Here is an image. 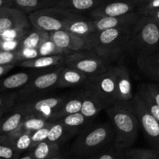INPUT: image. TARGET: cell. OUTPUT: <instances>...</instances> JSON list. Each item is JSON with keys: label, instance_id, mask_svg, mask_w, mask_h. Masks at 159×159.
I'll use <instances>...</instances> for the list:
<instances>
[{"label": "cell", "instance_id": "obj_1", "mask_svg": "<svg viewBox=\"0 0 159 159\" xmlns=\"http://www.w3.org/2000/svg\"><path fill=\"white\" fill-rule=\"evenodd\" d=\"M114 138L110 121L88 126L79 132L70 148V156L75 159L93 156L113 144Z\"/></svg>", "mask_w": 159, "mask_h": 159}, {"label": "cell", "instance_id": "obj_2", "mask_svg": "<svg viewBox=\"0 0 159 159\" xmlns=\"http://www.w3.org/2000/svg\"><path fill=\"white\" fill-rule=\"evenodd\" d=\"M132 26L112 28L93 33L89 37L92 50L112 65L126 53Z\"/></svg>", "mask_w": 159, "mask_h": 159}, {"label": "cell", "instance_id": "obj_3", "mask_svg": "<svg viewBox=\"0 0 159 159\" xmlns=\"http://www.w3.org/2000/svg\"><path fill=\"white\" fill-rule=\"evenodd\" d=\"M106 113L114 130V145L120 150L130 148L141 129L134 110L130 105H114L106 109Z\"/></svg>", "mask_w": 159, "mask_h": 159}, {"label": "cell", "instance_id": "obj_4", "mask_svg": "<svg viewBox=\"0 0 159 159\" xmlns=\"http://www.w3.org/2000/svg\"><path fill=\"white\" fill-rule=\"evenodd\" d=\"M159 51V22L148 15L141 16L133 25L126 53L136 58Z\"/></svg>", "mask_w": 159, "mask_h": 159}, {"label": "cell", "instance_id": "obj_5", "mask_svg": "<svg viewBox=\"0 0 159 159\" xmlns=\"http://www.w3.org/2000/svg\"><path fill=\"white\" fill-rule=\"evenodd\" d=\"M30 23L34 28L51 33L65 30L67 23L82 14L75 13L60 7H51L27 14Z\"/></svg>", "mask_w": 159, "mask_h": 159}, {"label": "cell", "instance_id": "obj_6", "mask_svg": "<svg viewBox=\"0 0 159 159\" xmlns=\"http://www.w3.org/2000/svg\"><path fill=\"white\" fill-rule=\"evenodd\" d=\"M62 67L45 68L17 92V102L51 94L57 88Z\"/></svg>", "mask_w": 159, "mask_h": 159}, {"label": "cell", "instance_id": "obj_7", "mask_svg": "<svg viewBox=\"0 0 159 159\" xmlns=\"http://www.w3.org/2000/svg\"><path fill=\"white\" fill-rule=\"evenodd\" d=\"M65 66L76 68L93 80L106 72L111 65L97 55L93 50L68 54L65 58Z\"/></svg>", "mask_w": 159, "mask_h": 159}, {"label": "cell", "instance_id": "obj_8", "mask_svg": "<svg viewBox=\"0 0 159 159\" xmlns=\"http://www.w3.org/2000/svg\"><path fill=\"white\" fill-rule=\"evenodd\" d=\"M68 95H45L16 104L26 115H35L50 120Z\"/></svg>", "mask_w": 159, "mask_h": 159}, {"label": "cell", "instance_id": "obj_9", "mask_svg": "<svg viewBox=\"0 0 159 159\" xmlns=\"http://www.w3.org/2000/svg\"><path fill=\"white\" fill-rule=\"evenodd\" d=\"M130 107L139 121L140 127L152 146L159 148V121L148 110L142 98L136 92Z\"/></svg>", "mask_w": 159, "mask_h": 159}, {"label": "cell", "instance_id": "obj_10", "mask_svg": "<svg viewBox=\"0 0 159 159\" xmlns=\"http://www.w3.org/2000/svg\"><path fill=\"white\" fill-rule=\"evenodd\" d=\"M95 93L109 107L117 105V92L113 67L88 82Z\"/></svg>", "mask_w": 159, "mask_h": 159}, {"label": "cell", "instance_id": "obj_11", "mask_svg": "<svg viewBox=\"0 0 159 159\" xmlns=\"http://www.w3.org/2000/svg\"><path fill=\"white\" fill-rule=\"evenodd\" d=\"M50 39L61 49L70 53L92 50L89 37H81L65 30L51 32Z\"/></svg>", "mask_w": 159, "mask_h": 159}, {"label": "cell", "instance_id": "obj_12", "mask_svg": "<svg viewBox=\"0 0 159 159\" xmlns=\"http://www.w3.org/2000/svg\"><path fill=\"white\" fill-rule=\"evenodd\" d=\"M30 27L28 15L24 12L12 6L0 8V37L6 31Z\"/></svg>", "mask_w": 159, "mask_h": 159}, {"label": "cell", "instance_id": "obj_13", "mask_svg": "<svg viewBox=\"0 0 159 159\" xmlns=\"http://www.w3.org/2000/svg\"><path fill=\"white\" fill-rule=\"evenodd\" d=\"M116 79L117 105L129 106L134 96L131 78L124 65H112Z\"/></svg>", "mask_w": 159, "mask_h": 159}, {"label": "cell", "instance_id": "obj_14", "mask_svg": "<svg viewBox=\"0 0 159 159\" xmlns=\"http://www.w3.org/2000/svg\"><path fill=\"white\" fill-rule=\"evenodd\" d=\"M138 11V7L130 0H106L100 6L90 12L91 18L119 16Z\"/></svg>", "mask_w": 159, "mask_h": 159}, {"label": "cell", "instance_id": "obj_15", "mask_svg": "<svg viewBox=\"0 0 159 159\" xmlns=\"http://www.w3.org/2000/svg\"><path fill=\"white\" fill-rule=\"evenodd\" d=\"M81 113L89 119L93 120L100 112L108 108L105 102L96 94L89 83L84 85Z\"/></svg>", "mask_w": 159, "mask_h": 159}, {"label": "cell", "instance_id": "obj_16", "mask_svg": "<svg viewBox=\"0 0 159 159\" xmlns=\"http://www.w3.org/2000/svg\"><path fill=\"white\" fill-rule=\"evenodd\" d=\"M142 14L139 11L119 16H107L93 19L95 32L112 28L133 26Z\"/></svg>", "mask_w": 159, "mask_h": 159}, {"label": "cell", "instance_id": "obj_17", "mask_svg": "<svg viewBox=\"0 0 159 159\" xmlns=\"http://www.w3.org/2000/svg\"><path fill=\"white\" fill-rule=\"evenodd\" d=\"M89 82V79L88 76L79 70L71 67L63 66L59 75L57 88H82Z\"/></svg>", "mask_w": 159, "mask_h": 159}, {"label": "cell", "instance_id": "obj_18", "mask_svg": "<svg viewBox=\"0 0 159 159\" xmlns=\"http://www.w3.org/2000/svg\"><path fill=\"white\" fill-rule=\"evenodd\" d=\"M138 69L151 80L159 83V51L135 58Z\"/></svg>", "mask_w": 159, "mask_h": 159}, {"label": "cell", "instance_id": "obj_19", "mask_svg": "<svg viewBox=\"0 0 159 159\" xmlns=\"http://www.w3.org/2000/svg\"><path fill=\"white\" fill-rule=\"evenodd\" d=\"M30 71H21L6 77L0 82V89L6 91L20 90L26 85L31 79L40 74L45 69H34L30 68Z\"/></svg>", "mask_w": 159, "mask_h": 159}, {"label": "cell", "instance_id": "obj_20", "mask_svg": "<svg viewBox=\"0 0 159 159\" xmlns=\"http://www.w3.org/2000/svg\"><path fill=\"white\" fill-rule=\"evenodd\" d=\"M68 54L39 56L36 58L22 61L18 65L23 68H34V69H44V68H52L65 66V58Z\"/></svg>", "mask_w": 159, "mask_h": 159}, {"label": "cell", "instance_id": "obj_21", "mask_svg": "<svg viewBox=\"0 0 159 159\" xmlns=\"http://www.w3.org/2000/svg\"><path fill=\"white\" fill-rule=\"evenodd\" d=\"M82 96H83V88L82 87L79 91H78L75 94L68 95L66 99L61 104V106L56 110L50 120H55L58 119L61 116L81 112L82 104Z\"/></svg>", "mask_w": 159, "mask_h": 159}, {"label": "cell", "instance_id": "obj_22", "mask_svg": "<svg viewBox=\"0 0 159 159\" xmlns=\"http://www.w3.org/2000/svg\"><path fill=\"white\" fill-rule=\"evenodd\" d=\"M106 0H58L56 7L63 8L75 13L82 14L93 12Z\"/></svg>", "mask_w": 159, "mask_h": 159}, {"label": "cell", "instance_id": "obj_23", "mask_svg": "<svg viewBox=\"0 0 159 159\" xmlns=\"http://www.w3.org/2000/svg\"><path fill=\"white\" fill-rule=\"evenodd\" d=\"M51 120L41 117V116H35V115H26L24 120L21 123L20 126L15 130L11 133L6 134V139L12 140L16 138L19 135L25 133V132H32L41 129L46 127L51 123Z\"/></svg>", "mask_w": 159, "mask_h": 159}, {"label": "cell", "instance_id": "obj_24", "mask_svg": "<svg viewBox=\"0 0 159 159\" xmlns=\"http://www.w3.org/2000/svg\"><path fill=\"white\" fill-rule=\"evenodd\" d=\"M50 39V33L30 27L20 42L18 49L39 50L43 43Z\"/></svg>", "mask_w": 159, "mask_h": 159}, {"label": "cell", "instance_id": "obj_25", "mask_svg": "<svg viewBox=\"0 0 159 159\" xmlns=\"http://www.w3.org/2000/svg\"><path fill=\"white\" fill-rule=\"evenodd\" d=\"M65 30L69 31L81 37H89L91 34L95 33L93 19L91 17L88 19L84 15H80L68 22L65 26Z\"/></svg>", "mask_w": 159, "mask_h": 159}, {"label": "cell", "instance_id": "obj_26", "mask_svg": "<svg viewBox=\"0 0 159 159\" xmlns=\"http://www.w3.org/2000/svg\"><path fill=\"white\" fill-rule=\"evenodd\" d=\"M26 116V115L16 105L14 106L9 114L0 117V134H7L15 130Z\"/></svg>", "mask_w": 159, "mask_h": 159}, {"label": "cell", "instance_id": "obj_27", "mask_svg": "<svg viewBox=\"0 0 159 159\" xmlns=\"http://www.w3.org/2000/svg\"><path fill=\"white\" fill-rule=\"evenodd\" d=\"M57 2L58 0H12V6L29 14L42 9L56 7Z\"/></svg>", "mask_w": 159, "mask_h": 159}, {"label": "cell", "instance_id": "obj_28", "mask_svg": "<svg viewBox=\"0 0 159 159\" xmlns=\"http://www.w3.org/2000/svg\"><path fill=\"white\" fill-rule=\"evenodd\" d=\"M76 134L77 132L68 128L63 124L56 122V121H53L50 127L49 133H48V137L47 140L60 145V144L66 142L68 139H70Z\"/></svg>", "mask_w": 159, "mask_h": 159}, {"label": "cell", "instance_id": "obj_29", "mask_svg": "<svg viewBox=\"0 0 159 159\" xmlns=\"http://www.w3.org/2000/svg\"><path fill=\"white\" fill-rule=\"evenodd\" d=\"M92 120H93L89 119L86 116H84L81 112H79V113L61 116V117L53 121L60 123V124H63L64 126L67 127L68 128L71 129V130H75L78 133L80 130H82V129L89 126Z\"/></svg>", "mask_w": 159, "mask_h": 159}, {"label": "cell", "instance_id": "obj_30", "mask_svg": "<svg viewBox=\"0 0 159 159\" xmlns=\"http://www.w3.org/2000/svg\"><path fill=\"white\" fill-rule=\"evenodd\" d=\"M30 153L34 159H49L60 154V145L45 140L34 146Z\"/></svg>", "mask_w": 159, "mask_h": 159}, {"label": "cell", "instance_id": "obj_31", "mask_svg": "<svg viewBox=\"0 0 159 159\" xmlns=\"http://www.w3.org/2000/svg\"><path fill=\"white\" fill-rule=\"evenodd\" d=\"M137 93L142 98L143 101H144V104L147 107L149 112L159 121V106L156 103L150 93L148 91L144 83L138 85Z\"/></svg>", "mask_w": 159, "mask_h": 159}, {"label": "cell", "instance_id": "obj_32", "mask_svg": "<svg viewBox=\"0 0 159 159\" xmlns=\"http://www.w3.org/2000/svg\"><path fill=\"white\" fill-rule=\"evenodd\" d=\"M6 141L10 143L19 152H23L25 151H30L33 148L32 138L30 132H25L19 135L16 138L12 140L6 139Z\"/></svg>", "mask_w": 159, "mask_h": 159}, {"label": "cell", "instance_id": "obj_33", "mask_svg": "<svg viewBox=\"0 0 159 159\" xmlns=\"http://www.w3.org/2000/svg\"><path fill=\"white\" fill-rule=\"evenodd\" d=\"M126 152L127 150H120L113 144L95 155L94 159H125Z\"/></svg>", "mask_w": 159, "mask_h": 159}, {"label": "cell", "instance_id": "obj_34", "mask_svg": "<svg viewBox=\"0 0 159 159\" xmlns=\"http://www.w3.org/2000/svg\"><path fill=\"white\" fill-rule=\"evenodd\" d=\"M22 61L20 50L15 51H0V65H18Z\"/></svg>", "mask_w": 159, "mask_h": 159}, {"label": "cell", "instance_id": "obj_35", "mask_svg": "<svg viewBox=\"0 0 159 159\" xmlns=\"http://www.w3.org/2000/svg\"><path fill=\"white\" fill-rule=\"evenodd\" d=\"M39 54L40 56H48V55H57V54H71L66 51L61 49L60 48L55 45L54 42L51 41V39L47 40L44 43L41 45L39 48Z\"/></svg>", "mask_w": 159, "mask_h": 159}, {"label": "cell", "instance_id": "obj_36", "mask_svg": "<svg viewBox=\"0 0 159 159\" xmlns=\"http://www.w3.org/2000/svg\"><path fill=\"white\" fill-rule=\"evenodd\" d=\"M19 154L20 152L8 141H5L0 144V158L17 159Z\"/></svg>", "mask_w": 159, "mask_h": 159}, {"label": "cell", "instance_id": "obj_37", "mask_svg": "<svg viewBox=\"0 0 159 159\" xmlns=\"http://www.w3.org/2000/svg\"><path fill=\"white\" fill-rule=\"evenodd\" d=\"M138 159H159V148H131Z\"/></svg>", "mask_w": 159, "mask_h": 159}, {"label": "cell", "instance_id": "obj_38", "mask_svg": "<svg viewBox=\"0 0 159 159\" xmlns=\"http://www.w3.org/2000/svg\"><path fill=\"white\" fill-rule=\"evenodd\" d=\"M17 103V93L0 96V110L8 111Z\"/></svg>", "mask_w": 159, "mask_h": 159}, {"label": "cell", "instance_id": "obj_39", "mask_svg": "<svg viewBox=\"0 0 159 159\" xmlns=\"http://www.w3.org/2000/svg\"><path fill=\"white\" fill-rule=\"evenodd\" d=\"M53 121H51L48 125H47L46 127H43L41 129H39V130H36L31 133V138H32V142H33V148L34 146L37 145L39 143L42 142V141H45V140L48 139V133H49V129L51 127V124H52Z\"/></svg>", "mask_w": 159, "mask_h": 159}, {"label": "cell", "instance_id": "obj_40", "mask_svg": "<svg viewBox=\"0 0 159 159\" xmlns=\"http://www.w3.org/2000/svg\"><path fill=\"white\" fill-rule=\"evenodd\" d=\"M159 9V0H151L148 2L146 3L144 6H141L138 9V11L141 12V14H145L149 13V12H152L154 10Z\"/></svg>", "mask_w": 159, "mask_h": 159}, {"label": "cell", "instance_id": "obj_41", "mask_svg": "<svg viewBox=\"0 0 159 159\" xmlns=\"http://www.w3.org/2000/svg\"><path fill=\"white\" fill-rule=\"evenodd\" d=\"M148 91L150 93L153 99L159 106V83L157 82H148L144 83Z\"/></svg>", "mask_w": 159, "mask_h": 159}, {"label": "cell", "instance_id": "obj_42", "mask_svg": "<svg viewBox=\"0 0 159 159\" xmlns=\"http://www.w3.org/2000/svg\"><path fill=\"white\" fill-rule=\"evenodd\" d=\"M21 54L22 61L28 60V59L36 58L39 57V51L36 49H20Z\"/></svg>", "mask_w": 159, "mask_h": 159}, {"label": "cell", "instance_id": "obj_43", "mask_svg": "<svg viewBox=\"0 0 159 159\" xmlns=\"http://www.w3.org/2000/svg\"><path fill=\"white\" fill-rule=\"evenodd\" d=\"M16 65H0V77L4 75H6V73H8L9 71H10L12 68H14V67Z\"/></svg>", "mask_w": 159, "mask_h": 159}, {"label": "cell", "instance_id": "obj_44", "mask_svg": "<svg viewBox=\"0 0 159 159\" xmlns=\"http://www.w3.org/2000/svg\"><path fill=\"white\" fill-rule=\"evenodd\" d=\"M125 159H138L135 154L134 153L131 148H129L126 152V158Z\"/></svg>", "mask_w": 159, "mask_h": 159}, {"label": "cell", "instance_id": "obj_45", "mask_svg": "<svg viewBox=\"0 0 159 159\" xmlns=\"http://www.w3.org/2000/svg\"><path fill=\"white\" fill-rule=\"evenodd\" d=\"M130 1L133 2L137 6H138V9H139L141 6L145 5L146 3H148L149 1H151V0H130Z\"/></svg>", "mask_w": 159, "mask_h": 159}, {"label": "cell", "instance_id": "obj_46", "mask_svg": "<svg viewBox=\"0 0 159 159\" xmlns=\"http://www.w3.org/2000/svg\"><path fill=\"white\" fill-rule=\"evenodd\" d=\"M145 15L150 16H152V18H154L155 20H158V21L159 22V9H156V10L152 11V12H149V13H148V14H145Z\"/></svg>", "mask_w": 159, "mask_h": 159}, {"label": "cell", "instance_id": "obj_47", "mask_svg": "<svg viewBox=\"0 0 159 159\" xmlns=\"http://www.w3.org/2000/svg\"><path fill=\"white\" fill-rule=\"evenodd\" d=\"M12 0H0V8L3 6H12Z\"/></svg>", "mask_w": 159, "mask_h": 159}, {"label": "cell", "instance_id": "obj_48", "mask_svg": "<svg viewBox=\"0 0 159 159\" xmlns=\"http://www.w3.org/2000/svg\"><path fill=\"white\" fill-rule=\"evenodd\" d=\"M49 159H67V158H65V157L64 156V155H61V154H59V155H56V156L53 157V158H49Z\"/></svg>", "mask_w": 159, "mask_h": 159}, {"label": "cell", "instance_id": "obj_49", "mask_svg": "<svg viewBox=\"0 0 159 159\" xmlns=\"http://www.w3.org/2000/svg\"><path fill=\"white\" fill-rule=\"evenodd\" d=\"M17 159H34V158H33V156L31 155V154L29 153L28 155H24L23 157H22V158H17Z\"/></svg>", "mask_w": 159, "mask_h": 159}, {"label": "cell", "instance_id": "obj_50", "mask_svg": "<svg viewBox=\"0 0 159 159\" xmlns=\"http://www.w3.org/2000/svg\"><path fill=\"white\" fill-rule=\"evenodd\" d=\"M6 139V134H0V144L2 142H4Z\"/></svg>", "mask_w": 159, "mask_h": 159}, {"label": "cell", "instance_id": "obj_51", "mask_svg": "<svg viewBox=\"0 0 159 159\" xmlns=\"http://www.w3.org/2000/svg\"><path fill=\"white\" fill-rule=\"evenodd\" d=\"M5 112H6V111H4V110H0V117H2V116H3V114H4Z\"/></svg>", "mask_w": 159, "mask_h": 159}, {"label": "cell", "instance_id": "obj_52", "mask_svg": "<svg viewBox=\"0 0 159 159\" xmlns=\"http://www.w3.org/2000/svg\"><path fill=\"white\" fill-rule=\"evenodd\" d=\"M83 159H94V155H93V156H91V157H88V158H83Z\"/></svg>", "mask_w": 159, "mask_h": 159}, {"label": "cell", "instance_id": "obj_53", "mask_svg": "<svg viewBox=\"0 0 159 159\" xmlns=\"http://www.w3.org/2000/svg\"><path fill=\"white\" fill-rule=\"evenodd\" d=\"M1 42H2V40H1V39H0V48H1ZM0 51H1V49H0Z\"/></svg>", "mask_w": 159, "mask_h": 159}]
</instances>
